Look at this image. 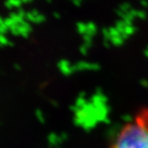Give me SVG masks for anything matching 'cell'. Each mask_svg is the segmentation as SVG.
Wrapping results in <instances>:
<instances>
[{"mask_svg": "<svg viewBox=\"0 0 148 148\" xmlns=\"http://www.w3.org/2000/svg\"><path fill=\"white\" fill-rule=\"evenodd\" d=\"M111 148H148V109L142 108L116 135Z\"/></svg>", "mask_w": 148, "mask_h": 148, "instance_id": "obj_1", "label": "cell"}]
</instances>
